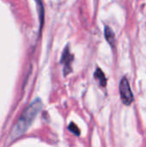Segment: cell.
I'll return each instance as SVG.
<instances>
[{
  "label": "cell",
  "mask_w": 146,
  "mask_h": 147,
  "mask_svg": "<svg viewBox=\"0 0 146 147\" xmlns=\"http://www.w3.org/2000/svg\"><path fill=\"white\" fill-rule=\"evenodd\" d=\"M69 130L71 132V133H73L75 135H77V136H79L80 135V130H79V128H78V127L77 126V125H75L73 122H71L70 125H69Z\"/></svg>",
  "instance_id": "cell-5"
},
{
  "label": "cell",
  "mask_w": 146,
  "mask_h": 147,
  "mask_svg": "<svg viewBox=\"0 0 146 147\" xmlns=\"http://www.w3.org/2000/svg\"><path fill=\"white\" fill-rule=\"evenodd\" d=\"M104 34H105V37H106V40H108V42L114 46V43H115V35H114V31L109 28V27H106L105 28V31H104Z\"/></svg>",
  "instance_id": "cell-3"
},
{
  "label": "cell",
  "mask_w": 146,
  "mask_h": 147,
  "mask_svg": "<svg viewBox=\"0 0 146 147\" xmlns=\"http://www.w3.org/2000/svg\"><path fill=\"white\" fill-rule=\"evenodd\" d=\"M120 94L122 102L125 105H130L133 101V95L130 88L127 78H123L120 84Z\"/></svg>",
  "instance_id": "cell-1"
},
{
  "label": "cell",
  "mask_w": 146,
  "mask_h": 147,
  "mask_svg": "<svg viewBox=\"0 0 146 147\" xmlns=\"http://www.w3.org/2000/svg\"><path fill=\"white\" fill-rule=\"evenodd\" d=\"M73 59L72 54H71L70 50L68 47H66L64 51L63 56H62V60L61 62L64 64V71H65V75H67L69 72L71 71V62Z\"/></svg>",
  "instance_id": "cell-2"
},
{
  "label": "cell",
  "mask_w": 146,
  "mask_h": 147,
  "mask_svg": "<svg viewBox=\"0 0 146 147\" xmlns=\"http://www.w3.org/2000/svg\"><path fill=\"white\" fill-rule=\"evenodd\" d=\"M95 78L100 83V84L102 86H106V84H107V79L105 78L104 73L102 72V71L100 68H96V72H95Z\"/></svg>",
  "instance_id": "cell-4"
}]
</instances>
